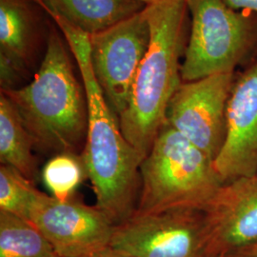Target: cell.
Segmentation results:
<instances>
[{
	"instance_id": "obj_21",
	"label": "cell",
	"mask_w": 257,
	"mask_h": 257,
	"mask_svg": "<svg viewBox=\"0 0 257 257\" xmlns=\"http://www.w3.org/2000/svg\"><path fill=\"white\" fill-rule=\"evenodd\" d=\"M142 1H143L147 6H151V5H155V4H157V3L166 1V0H142Z\"/></svg>"
},
{
	"instance_id": "obj_4",
	"label": "cell",
	"mask_w": 257,
	"mask_h": 257,
	"mask_svg": "<svg viewBox=\"0 0 257 257\" xmlns=\"http://www.w3.org/2000/svg\"><path fill=\"white\" fill-rule=\"evenodd\" d=\"M223 184L211 158L166 121L140 165L135 212H203Z\"/></svg>"
},
{
	"instance_id": "obj_18",
	"label": "cell",
	"mask_w": 257,
	"mask_h": 257,
	"mask_svg": "<svg viewBox=\"0 0 257 257\" xmlns=\"http://www.w3.org/2000/svg\"><path fill=\"white\" fill-rule=\"evenodd\" d=\"M231 9L246 10L257 14V0H225Z\"/></svg>"
},
{
	"instance_id": "obj_15",
	"label": "cell",
	"mask_w": 257,
	"mask_h": 257,
	"mask_svg": "<svg viewBox=\"0 0 257 257\" xmlns=\"http://www.w3.org/2000/svg\"><path fill=\"white\" fill-rule=\"evenodd\" d=\"M52 245L30 221L0 211V257H51Z\"/></svg>"
},
{
	"instance_id": "obj_22",
	"label": "cell",
	"mask_w": 257,
	"mask_h": 257,
	"mask_svg": "<svg viewBox=\"0 0 257 257\" xmlns=\"http://www.w3.org/2000/svg\"><path fill=\"white\" fill-rule=\"evenodd\" d=\"M51 257H59V256H58V255H57V254H54V255H53V256H51Z\"/></svg>"
},
{
	"instance_id": "obj_1",
	"label": "cell",
	"mask_w": 257,
	"mask_h": 257,
	"mask_svg": "<svg viewBox=\"0 0 257 257\" xmlns=\"http://www.w3.org/2000/svg\"><path fill=\"white\" fill-rule=\"evenodd\" d=\"M81 74L88 105V134L82 159L96 207L116 226L137 210L140 190L138 154L123 136L92 69L89 35L55 18Z\"/></svg>"
},
{
	"instance_id": "obj_8",
	"label": "cell",
	"mask_w": 257,
	"mask_h": 257,
	"mask_svg": "<svg viewBox=\"0 0 257 257\" xmlns=\"http://www.w3.org/2000/svg\"><path fill=\"white\" fill-rule=\"evenodd\" d=\"M234 73L182 82L167 111V122L213 161L226 134V110Z\"/></svg>"
},
{
	"instance_id": "obj_7",
	"label": "cell",
	"mask_w": 257,
	"mask_h": 257,
	"mask_svg": "<svg viewBox=\"0 0 257 257\" xmlns=\"http://www.w3.org/2000/svg\"><path fill=\"white\" fill-rule=\"evenodd\" d=\"M110 246L138 257H206L203 212H135L114 226Z\"/></svg>"
},
{
	"instance_id": "obj_6",
	"label": "cell",
	"mask_w": 257,
	"mask_h": 257,
	"mask_svg": "<svg viewBox=\"0 0 257 257\" xmlns=\"http://www.w3.org/2000/svg\"><path fill=\"white\" fill-rule=\"evenodd\" d=\"M89 38L95 77L111 110L119 116L128 105L136 75L151 42L147 9Z\"/></svg>"
},
{
	"instance_id": "obj_16",
	"label": "cell",
	"mask_w": 257,
	"mask_h": 257,
	"mask_svg": "<svg viewBox=\"0 0 257 257\" xmlns=\"http://www.w3.org/2000/svg\"><path fill=\"white\" fill-rule=\"evenodd\" d=\"M87 176L82 156L63 153L53 156L44 166L42 179L53 196L59 200L73 197L74 191Z\"/></svg>"
},
{
	"instance_id": "obj_19",
	"label": "cell",
	"mask_w": 257,
	"mask_h": 257,
	"mask_svg": "<svg viewBox=\"0 0 257 257\" xmlns=\"http://www.w3.org/2000/svg\"><path fill=\"white\" fill-rule=\"evenodd\" d=\"M89 257H138L134 255L130 252L121 250L118 248H113L111 246H108L106 248H102L100 250L96 251L92 255Z\"/></svg>"
},
{
	"instance_id": "obj_17",
	"label": "cell",
	"mask_w": 257,
	"mask_h": 257,
	"mask_svg": "<svg viewBox=\"0 0 257 257\" xmlns=\"http://www.w3.org/2000/svg\"><path fill=\"white\" fill-rule=\"evenodd\" d=\"M40 191L19 171L8 165L0 167V211L29 220L30 211Z\"/></svg>"
},
{
	"instance_id": "obj_23",
	"label": "cell",
	"mask_w": 257,
	"mask_h": 257,
	"mask_svg": "<svg viewBox=\"0 0 257 257\" xmlns=\"http://www.w3.org/2000/svg\"><path fill=\"white\" fill-rule=\"evenodd\" d=\"M255 53H256V57H257V49H256V52H255Z\"/></svg>"
},
{
	"instance_id": "obj_5",
	"label": "cell",
	"mask_w": 257,
	"mask_h": 257,
	"mask_svg": "<svg viewBox=\"0 0 257 257\" xmlns=\"http://www.w3.org/2000/svg\"><path fill=\"white\" fill-rule=\"evenodd\" d=\"M191 33L181 64L182 82L234 73L256 41L251 20L225 0H186Z\"/></svg>"
},
{
	"instance_id": "obj_14",
	"label": "cell",
	"mask_w": 257,
	"mask_h": 257,
	"mask_svg": "<svg viewBox=\"0 0 257 257\" xmlns=\"http://www.w3.org/2000/svg\"><path fill=\"white\" fill-rule=\"evenodd\" d=\"M34 141L19 111L9 98L0 93V160L13 167L31 181L37 176V163L33 154Z\"/></svg>"
},
{
	"instance_id": "obj_20",
	"label": "cell",
	"mask_w": 257,
	"mask_h": 257,
	"mask_svg": "<svg viewBox=\"0 0 257 257\" xmlns=\"http://www.w3.org/2000/svg\"><path fill=\"white\" fill-rule=\"evenodd\" d=\"M225 257H257V241L244 248H239Z\"/></svg>"
},
{
	"instance_id": "obj_10",
	"label": "cell",
	"mask_w": 257,
	"mask_h": 257,
	"mask_svg": "<svg viewBox=\"0 0 257 257\" xmlns=\"http://www.w3.org/2000/svg\"><path fill=\"white\" fill-rule=\"evenodd\" d=\"M213 168L223 183L257 174V59L234 79Z\"/></svg>"
},
{
	"instance_id": "obj_2",
	"label": "cell",
	"mask_w": 257,
	"mask_h": 257,
	"mask_svg": "<svg viewBox=\"0 0 257 257\" xmlns=\"http://www.w3.org/2000/svg\"><path fill=\"white\" fill-rule=\"evenodd\" d=\"M151 42L139 66L119 126L140 162L147 157L176 90L182 83L180 58L186 48V0L147 6Z\"/></svg>"
},
{
	"instance_id": "obj_9",
	"label": "cell",
	"mask_w": 257,
	"mask_h": 257,
	"mask_svg": "<svg viewBox=\"0 0 257 257\" xmlns=\"http://www.w3.org/2000/svg\"><path fill=\"white\" fill-rule=\"evenodd\" d=\"M32 222L59 257H89L110 246L114 225L97 207L71 197L59 200L38 194L30 211Z\"/></svg>"
},
{
	"instance_id": "obj_12",
	"label": "cell",
	"mask_w": 257,
	"mask_h": 257,
	"mask_svg": "<svg viewBox=\"0 0 257 257\" xmlns=\"http://www.w3.org/2000/svg\"><path fill=\"white\" fill-rule=\"evenodd\" d=\"M43 13L37 0H0V57L24 74H29L39 53Z\"/></svg>"
},
{
	"instance_id": "obj_11",
	"label": "cell",
	"mask_w": 257,
	"mask_h": 257,
	"mask_svg": "<svg viewBox=\"0 0 257 257\" xmlns=\"http://www.w3.org/2000/svg\"><path fill=\"white\" fill-rule=\"evenodd\" d=\"M206 257H225L257 241V174L222 185L203 211Z\"/></svg>"
},
{
	"instance_id": "obj_13",
	"label": "cell",
	"mask_w": 257,
	"mask_h": 257,
	"mask_svg": "<svg viewBox=\"0 0 257 257\" xmlns=\"http://www.w3.org/2000/svg\"><path fill=\"white\" fill-rule=\"evenodd\" d=\"M48 16L92 36L146 9L142 0H37Z\"/></svg>"
},
{
	"instance_id": "obj_3",
	"label": "cell",
	"mask_w": 257,
	"mask_h": 257,
	"mask_svg": "<svg viewBox=\"0 0 257 257\" xmlns=\"http://www.w3.org/2000/svg\"><path fill=\"white\" fill-rule=\"evenodd\" d=\"M51 26L42 61L33 80L11 91H1L14 104L43 153L74 154L88 134L86 92L78 81L70 48Z\"/></svg>"
}]
</instances>
